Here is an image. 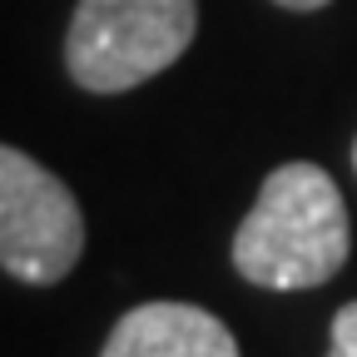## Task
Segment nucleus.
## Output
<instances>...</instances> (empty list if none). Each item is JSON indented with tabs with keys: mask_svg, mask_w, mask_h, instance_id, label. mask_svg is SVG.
<instances>
[{
	"mask_svg": "<svg viewBox=\"0 0 357 357\" xmlns=\"http://www.w3.org/2000/svg\"><path fill=\"white\" fill-rule=\"evenodd\" d=\"M352 248L347 204L333 174L293 159L263 178L248 218L234 234V268L238 278L268 293H303L323 288L342 273Z\"/></svg>",
	"mask_w": 357,
	"mask_h": 357,
	"instance_id": "nucleus-1",
	"label": "nucleus"
},
{
	"mask_svg": "<svg viewBox=\"0 0 357 357\" xmlns=\"http://www.w3.org/2000/svg\"><path fill=\"white\" fill-rule=\"evenodd\" d=\"M199 0H79L65 70L89 95H124L164 75L194 45Z\"/></svg>",
	"mask_w": 357,
	"mask_h": 357,
	"instance_id": "nucleus-2",
	"label": "nucleus"
},
{
	"mask_svg": "<svg viewBox=\"0 0 357 357\" xmlns=\"http://www.w3.org/2000/svg\"><path fill=\"white\" fill-rule=\"evenodd\" d=\"M84 253V213L65 178L40 159L0 144V268L30 288L75 273Z\"/></svg>",
	"mask_w": 357,
	"mask_h": 357,
	"instance_id": "nucleus-3",
	"label": "nucleus"
},
{
	"mask_svg": "<svg viewBox=\"0 0 357 357\" xmlns=\"http://www.w3.org/2000/svg\"><path fill=\"white\" fill-rule=\"evenodd\" d=\"M100 357H243L238 337L208 307L139 303L114 323Z\"/></svg>",
	"mask_w": 357,
	"mask_h": 357,
	"instance_id": "nucleus-4",
	"label": "nucleus"
},
{
	"mask_svg": "<svg viewBox=\"0 0 357 357\" xmlns=\"http://www.w3.org/2000/svg\"><path fill=\"white\" fill-rule=\"evenodd\" d=\"M328 357H357V303H342V307L333 312Z\"/></svg>",
	"mask_w": 357,
	"mask_h": 357,
	"instance_id": "nucleus-5",
	"label": "nucleus"
},
{
	"mask_svg": "<svg viewBox=\"0 0 357 357\" xmlns=\"http://www.w3.org/2000/svg\"><path fill=\"white\" fill-rule=\"evenodd\" d=\"M273 6H283V10H323L333 0H273Z\"/></svg>",
	"mask_w": 357,
	"mask_h": 357,
	"instance_id": "nucleus-6",
	"label": "nucleus"
},
{
	"mask_svg": "<svg viewBox=\"0 0 357 357\" xmlns=\"http://www.w3.org/2000/svg\"><path fill=\"white\" fill-rule=\"evenodd\" d=\"M352 169H357V139H352Z\"/></svg>",
	"mask_w": 357,
	"mask_h": 357,
	"instance_id": "nucleus-7",
	"label": "nucleus"
}]
</instances>
